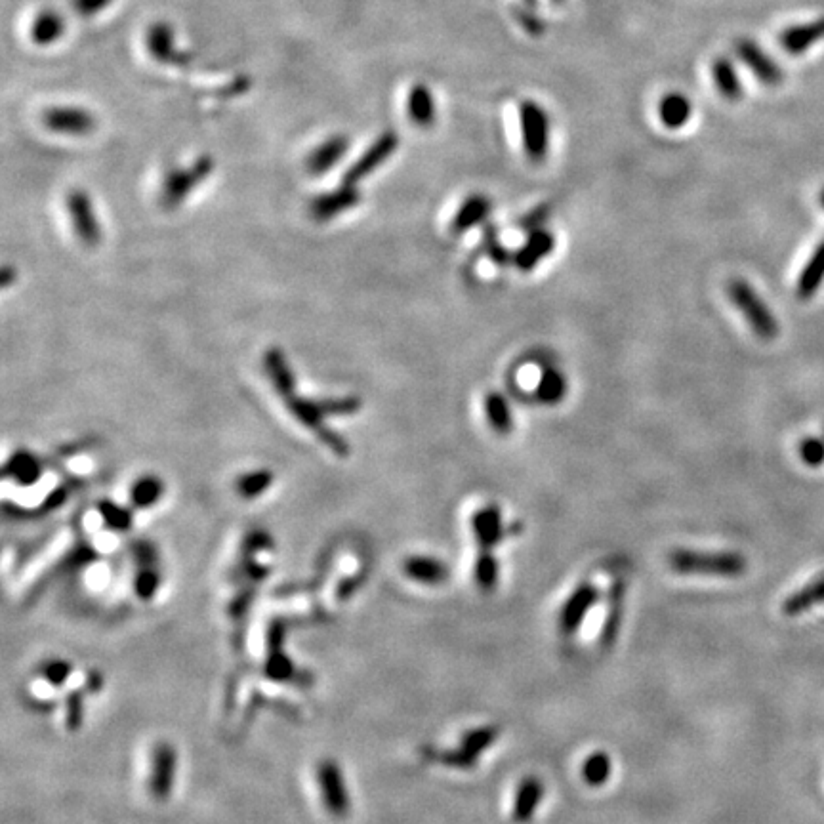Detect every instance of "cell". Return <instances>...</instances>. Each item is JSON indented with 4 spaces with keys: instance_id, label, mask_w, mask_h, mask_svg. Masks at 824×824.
<instances>
[{
    "instance_id": "cell-1",
    "label": "cell",
    "mask_w": 824,
    "mask_h": 824,
    "mask_svg": "<svg viewBox=\"0 0 824 824\" xmlns=\"http://www.w3.org/2000/svg\"><path fill=\"white\" fill-rule=\"evenodd\" d=\"M128 556L132 596L142 605L155 603L165 586V567L159 548L149 540H134L128 546Z\"/></svg>"
},
{
    "instance_id": "cell-2",
    "label": "cell",
    "mask_w": 824,
    "mask_h": 824,
    "mask_svg": "<svg viewBox=\"0 0 824 824\" xmlns=\"http://www.w3.org/2000/svg\"><path fill=\"white\" fill-rule=\"evenodd\" d=\"M180 777V752L174 742L159 739L147 750L145 792L155 804H168Z\"/></svg>"
},
{
    "instance_id": "cell-3",
    "label": "cell",
    "mask_w": 824,
    "mask_h": 824,
    "mask_svg": "<svg viewBox=\"0 0 824 824\" xmlns=\"http://www.w3.org/2000/svg\"><path fill=\"white\" fill-rule=\"evenodd\" d=\"M313 784L321 809L334 821H346L351 815L353 802L342 763L332 756L319 758L313 767Z\"/></svg>"
},
{
    "instance_id": "cell-4",
    "label": "cell",
    "mask_w": 824,
    "mask_h": 824,
    "mask_svg": "<svg viewBox=\"0 0 824 824\" xmlns=\"http://www.w3.org/2000/svg\"><path fill=\"white\" fill-rule=\"evenodd\" d=\"M668 565L680 575L704 577H742L746 573V559L739 552H697L676 548L668 554Z\"/></svg>"
},
{
    "instance_id": "cell-5",
    "label": "cell",
    "mask_w": 824,
    "mask_h": 824,
    "mask_svg": "<svg viewBox=\"0 0 824 824\" xmlns=\"http://www.w3.org/2000/svg\"><path fill=\"white\" fill-rule=\"evenodd\" d=\"M727 296L733 302V306L741 311L748 327L754 330L758 338H762L765 342H771L777 338L779 323L773 311L765 304L758 290L754 289L748 281L744 279L731 281L727 285Z\"/></svg>"
},
{
    "instance_id": "cell-6",
    "label": "cell",
    "mask_w": 824,
    "mask_h": 824,
    "mask_svg": "<svg viewBox=\"0 0 824 824\" xmlns=\"http://www.w3.org/2000/svg\"><path fill=\"white\" fill-rule=\"evenodd\" d=\"M285 407L300 426L315 433V437L329 449L330 453L342 456V458L350 454V443L346 441V437L330 430L327 426V414L321 409L319 399H308V397L294 393L289 399H285Z\"/></svg>"
},
{
    "instance_id": "cell-7",
    "label": "cell",
    "mask_w": 824,
    "mask_h": 824,
    "mask_svg": "<svg viewBox=\"0 0 824 824\" xmlns=\"http://www.w3.org/2000/svg\"><path fill=\"white\" fill-rule=\"evenodd\" d=\"M519 124L525 155L533 163H542L548 157L552 136L548 111L535 100H523L519 105Z\"/></svg>"
},
{
    "instance_id": "cell-8",
    "label": "cell",
    "mask_w": 824,
    "mask_h": 824,
    "mask_svg": "<svg viewBox=\"0 0 824 824\" xmlns=\"http://www.w3.org/2000/svg\"><path fill=\"white\" fill-rule=\"evenodd\" d=\"M212 172H214V159L210 155H201L186 168L170 170L163 178L161 191H159L161 205L172 210L186 203L193 189L201 186Z\"/></svg>"
},
{
    "instance_id": "cell-9",
    "label": "cell",
    "mask_w": 824,
    "mask_h": 824,
    "mask_svg": "<svg viewBox=\"0 0 824 824\" xmlns=\"http://www.w3.org/2000/svg\"><path fill=\"white\" fill-rule=\"evenodd\" d=\"M65 206H67V214H69V220H71L77 239L83 243L84 247H98L102 241V227L98 222L90 195L83 189H73L67 193Z\"/></svg>"
},
{
    "instance_id": "cell-10",
    "label": "cell",
    "mask_w": 824,
    "mask_h": 824,
    "mask_svg": "<svg viewBox=\"0 0 824 824\" xmlns=\"http://www.w3.org/2000/svg\"><path fill=\"white\" fill-rule=\"evenodd\" d=\"M397 147H399V136L393 130L380 134L372 142L371 147L344 172L342 184L344 186H357L359 182L369 178L378 166L384 165L392 157L393 153L397 151Z\"/></svg>"
},
{
    "instance_id": "cell-11",
    "label": "cell",
    "mask_w": 824,
    "mask_h": 824,
    "mask_svg": "<svg viewBox=\"0 0 824 824\" xmlns=\"http://www.w3.org/2000/svg\"><path fill=\"white\" fill-rule=\"evenodd\" d=\"M361 203V193L357 186H342L338 189H332L329 193L317 195L311 199L309 203V214L315 222H330L334 218H338L340 214L348 212L351 208Z\"/></svg>"
},
{
    "instance_id": "cell-12",
    "label": "cell",
    "mask_w": 824,
    "mask_h": 824,
    "mask_svg": "<svg viewBox=\"0 0 824 824\" xmlns=\"http://www.w3.org/2000/svg\"><path fill=\"white\" fill-rule=\"evenodd\" d=\"M735 52L750 71L752 75L765 84V86H777L783 83V69L775 63V60L763 50L758 42L750 39H741L735 44Z\"/></svg>"
},
{
    "instance_id": "cell-13",
    "label": "cell",
    "mask_w": 824,
    "mask_h": 824,
    "mask_svg": "<svg viewBox=\"0 0 824 824\" xmlns=\"http://www.w3.org/2000/svg\"><path fill=\"white\" fill-rule=\"evenodd\" d=\"M599 592L596 586L584 582L565 601L561 613H559V632L563 636H573L584 622L590 609L598 603Z\"/></svg>"
},
{
    "instance_id": "cell-14",
    "label": "cell",
    "mask_w": 824,
    "mask_h": 824,
    "mask_svg": "<svg viewBox=\"0 0 824 824\" xmlns=\"http://www.w3.org/2000/svg\"><path fill=\"white\" fill-rule=\"evenodd\" d=\"M42 123L56 134L84 136L94 130L96 119L79 107H52L42 115Z\"/></svg>"
},
{
    "instance_id": "cell-15",
    "label": "cell",
    "mask_w": 824,
    "mask_h": 824,
    "mask_svg": "<svg viewBox=\"0 0 824 824\" xmlns=\"http://www.w3.org/2000/svg\"><path fill=\"white\" fill-rule=\"evenodd\" d=\"M472 531H474L475 542L479 544V548L483 552H491L508 535V531L502 523L500 508L489 504V506L477 510L472 515Z\"/></svg>"
},
{
    "instance_id": "cell-16",
    "label": "cell",
    "mask_w": 824,
    "mask_h": 824,
    "mask_svg": "<svg viewBox=\"0 0 824 824\" xmlns=\"http://www.w3.org/2000/svg\"><path fill=\"white\" fill-rule=\"evenodd\" d=\"M403 575L411 582L422 584V586H443L451 578V569L447 563L432 556H409L405 557L403 565Z\"/></svg>"
},
{
    "instance_id": "cell-17",
    "label": "cell",
    "mask_w": 824,
    "mask_h": 824,
    "mask_svg": "<svg viewBox=\"0 0 824 824\" xmlns=\"http://www.w3.org/2000/svg\"><path fill=\"white\" fill-rule=\"evenodd\" d=\"M44 475V464L41 458L27 449H20L12 454L4 464V477L10 479L21 489L35 487Z\"/></svg>"
},
{
    "instance_id": "cell-18",
    "label": "cell",
    "mask_w": 824,
    "mask_h": 824,
    "mask_svg": "<svg viewBox=\"0 0 824 824\" xmlns=\"http://www.w3.org/2000/svg\"><path fill=\"white\" fill-rule=\"evenodd\" d=\"M554 250H556V235L548 229H538V231L529 233L527 241L515 250L514 266L519 271H531Z\"/></svg>"
},
{
    "instance_id": "cell-19",
    "label": "cell",
    "mask_w": 824,
    "mask_h": 824,
    "mask_svg": "<svg viewBox=\"0 0 824 824\" xmlns=\"http://www.w3.org/2000/svg\"><path fill=\"white\" fill-rule=\"evenodd\" d=\"M264 371L271 388L285 401L296 393V376L290 367L289 359L281 348H269L264 353Z\"/></svg>"
},
{
    "instance_id": "cell-20",
    "label": "cell",
    "mask_w": 824,
    "mask_h": 824,
    "mask_svg": "<svg viewBox=\"0 0 824 824\" xmlns=\"http://www.w3.org/2000/svg\"><path fill=\"white\" fill-rule=\"evenodd\" d=\"M350 149V140L344 134L330 136L327 142L317 145L306 159V168L313 176H323L338 165Z\"/></svg>"
},
{
    "instance_id": "cell-21",
    "label": "cell",
    "mask_w": 824,
    "mask_h": 824,
    "mask_svg": "<svg viewBox=\"0 0 824 824\" xmlns=\"http://www.w3.org/2000/svg\"><path fill=\"white\" fill-rule=\"evenodd\" d=\"M145 44H147L149 54H151L157 62L165 63V65H184V62H180V60H182V54L176 50L174 31H172V27H170L168 23H165V21L153 23V25L149 27L147 37H145Z\"/></svg>"
},
{
    "instance_id": "cell-22",
    "label": "cell",
    "mask_w": 824,
    "mask_h": 824,
    "mask_svg": "<svg viewBox=\"0 0 824 824\" xmlns=\"http://www.w3.org/2000/svg\"><path fill=\"white\" fill-rule=\"evenodd\" d=\"M491 212H493L491 199L481 195V193H474V195L466 197V201L458 206L453 222H451V229H453V233H466L472 227L483 224L489 218Z\"/></svg>"
},
{
    "instance_id": "cell-23",
    "label": "cell",
    "mask_w": 824,
    "mask_h": 824,
    "mask_svg": "<svg viewBox=\"0 0 824 824\" xmlns=\"http://www.w3.org/2000/svg\"><path fill=\"white\" fill-rule=\"evenodd\" d=\"M824 39V18L821 20L809 21L802 25L788 27L781 35V44L784 50L792 56H800L813 48L815 44Z\"/></svg>"
},
{
    "instance_id": "cell-24",
    "label": "cell",
    "mask_w": 824,
    "mask_h": 824,
    "mask_svg": "<svg viewBox=\"0 0 824 824\" xmlns=\"http://www.w3.org/2000/svg\"><path fill=\"white\" fill-rule=\"evenodd\" d=\"M166 493L165 481L155 474L140 475L128 491V502L134 510L155 508Z\"/></svg>"
},
{
    "instance_id": "cell-25",
    "label": "cell",
    "mask_w": 824,
    "mask_h": 824,
    "mask_svg": "<svg viewBox=\"0 0 824 824\" xmlns=\"http://www.w3.org/2000/svg\"><path fill=\"white\" fill-rule=\"evenodd\" d=\"M407 115L420 128H430L437 119V107L430 86L418 83L411 86L407 96Z\"/></svg>"
},
{
    "instance_id": "cell-26",
    "label": "cell",
    "mask_w": 824,
    "mask_h": 824,
    "mask_svg": "<svg viewBox=\"0 0 824 824\" xmlns=\"http://www.w3.org/2000/svg\"><path fill=\"white\" fill-rule=\"evenodd\" d=\"M544 798V784L538 777H525L515 792L514 821L523 824L533 819Z\"/></svg>"
},
{
    "instance_id": "cell-27",
    "label": "cell",
    "mask_w": 824,
    "mask_h": 824,
    "mask_svg": "<svg viewBox=\"0 0 824 824\" xmlns=\"http://www.w3.org/2000/svg\"><path fill=\"white\" fill-rule=\"evenodd\" d=\"M712 81L718 90L723 100L727 102H739L744 96V88H742L741 77L737 73L735 63L731 62L729 58L721 56L712 62Z\"/></svg>"
},
{
    "instance_id": "cell-28",
    "label": "cell",
    "mask_w": 824,
    "mask_h": 824,
    "mask_svg": "<svg viewBox=\"0 0 824 824\" xmlns=\"http://www.w3.org/2000/svg\"><path fill=\"white\" fill-rule=\"evenodd\" d=\"M691 115H693V103L681 92H670L660 100V121L670 130L683 128L691 121Z\"/></svg>"
},
{
    "instance_id": "cell-29",
    "label": "cell",
    "mask_w": 824,
    "mask_h": 824,
    "mask_svg": "<svg viewBox=\"0 0 824 824\" xmlns=\"http://www.w3.org/2000/svg\"><path fill=\"white\" fill-rule=\"evenodd\" d=\"M821 603H824V575L784 599L783 613L786 617H800Z\"/></svg>"
},
{
    "instance_id": "cell-30",
    "label": "cell",
    "mask_w": 824,
    "mask_h": 824,
    "mask_svg": "<svg viewBox=\"0 0 824 824\" xmlns=\"http://www.w3.org/2000/svg\"><path fill=\"white\" fill-rule=\"evenodd\" d=\"M96 512L102 519L103 527L109 533L123 535V533H128L134 527V508L132 506H123L115 500L103 498L98 502Z\"/></svg>"
},
{
    "instance_id": "cell-31",
    "label": "cell",
    "mask_w": 824,
    "mask_h": 824,
    "mask_svg": "<svg viewBox=\"0 0 824 824\" xmlns=\"http://www.w3.org/2000/svg\"><path fill=\"white\" fill-rule=\"evenodd\" d=\"M483 409H485L487 422L491 424V428L496 433L508 435L514 432V412L510 407V401L502 393H487L483 401Z\"/></svg>"
},
{
    "instance_id": "cell-32",
    "label": "cell",
    "mask_w": 824,
    "mask_h": 824,
    "mask_svg": "<svg viewBox=\"0 0 824 824\" xmlns=\"http://www.w3.org/2000/svg\"><path fill=\"white\" fill-rule=\"evenodd\" d=\"M824 283V239L819 243V247L815 248V252L811 254L809 262L805 264L798 285H796V292L802 300H809L815 296V292L821 289Z\"/></svg>"
},
{
    "instance_id": "cell-33",
    "label": "cell",
    "mask_w": 824,
    "mask_h": 824,
    "mask_svg": "<svg viewBox=\"0 0 824 824\" xmlns=\"http://www.w3.org/2000/svg\"><path fill=\"white\" fill-rule=\"evenodd\" d=\"M273 483H275V474L268 468H258V470H250V472L239 475L233 487L239 498L256 500L266 495Z\"/></svg>"
},
{
    "instance_id": "cell-34",
    "label": "cell",
    "mask_w": 824,
    "mask_h": 824,
    "mask_svg": "<svg viewBox=\"0 0 824 824\" xmlns=\"http://www.w3.org/2000/svg\"><path fill=\"white\" fill-rule=\"evenodd\" d=\"M569 392V384H567V376L559 369H546L540 374L538 382H536L535 395L536 399L544 405H557L565 399V395Z\"/></svg>"
},
{
    "instance_id": "cell-35",
    "label": "cell",
    "mask_w": 824,
    "mask_h": 824,
    "mask_svg": "<svg viewBox=\"0 0 824 824\" xmlns=\"http://www.w3.org/2000/svg\"><path fill=\"white\" fill-rule=\"evenodd\" d=\"M63 29H65V21H63L62 14L48 8V10H42L33 21L31 39L39 46H48L62 39Z\"/></svg>"
},
{
    "instance_id": "cell-36",
    "label": "cell",
    "mask_w": 824,
    "mask_h": 824,
    "mask_svg": "<svg viewBox=\"0 0 824 824\" xmlns=\"http://www.w3.org/2000/svg\"><path fill=\"white\" fill-rule=\"evenodd\" d=\"M498 735H500V729L495 725H483V727H477V729H470L462 737L460 748H464L468 754L479 758L485 750H489L495 744Z\"/></svg>"
},
{
    "instance_id": "cell-37",
    "label": "cell",
    "mask_w": 824,
    "mask_h": 824,
    "mask_svg": "<svg viewBox=\"0 0 824 824\" xmlns=\"http://www.w3.org/2000/svg\"><path fill=\"white\" fill-rule=\"evenodd\" d=\"M483 248H485V254L489 256V260L496 264L498 268H506V266L514 264V254L502 245L498 229L491 222L483 226Z\"/></svg>"
},
{
    "instance_id": "cell-38",
    "label": "cell",
    "mask_w": 824,
    "mask_h": 824,
    "mask_svg": "<svg viewBox=\"0 0 824 824\" xmlns=\"http://www.w3.org/2000/svg\"><path fill=\"white\" fill-rule=\"evenodd\" d=\"M613 773V762L605 752L592 754L582 765V777L588 786H603Z\"/></svg>"
},
{
    "instance_id": "cell-39",
    "label": "cell",
    "mask_w": 824,
    "mask_h": 824,
    "mask_svg": "<svg viewBox=\"0 0 824 824\" xmlns=\"http://www.w3.org/2000/svg\"><path fill=\"white\" fill-rule=\"evenodd\" d=\"M424 756H426L428 760L441 763V765L451 767V769H460V771L474 769L475 765H477V758L472 756V754H468L464 748L439 750V752H437V750H424Z\"/></svg>"
},
{
    "instance_id": "cell-40",
    "label": "cell",
    "mask_w": 824,
    "mask_h": 824,
    "mask_svg": "<svg viewBox=\"0 0 824 824\" xmlns=\"http://www.w3.org/2000/svg\"><path fill=\"white\" fill-rule=\"evenodd\" d=\"M475 584L483 592H493L498 584V561L491 552H483L475 561Z\"/></svg>"
},
{
    "instance_id": "cell-41",
    "label": "cell",
    "mask_w": 824,
    "mask_h": 824,
    "mask_svg": "<svg viewBox=\"0 0 824 824\" xmlns=\"http://www.w3.org/2000/svg\"><path fill=\"white\" fill-rule=\"evenodd\" d=\"M319 403H321L323 412L327 414V418H330V416H351V414H357L363 407V403L357 395L325 397V399H319Z\"/></svg>"
},
{
    "instance_id": "cell-42",
    "label": "cell",
    "mask_w": 824,
    "mask_h": 824,
    "mask_svg": "<svg viewBox=\"0 0 824 824\" xmlns=\"http://www.w3.org/2000/svg\"><path fill=\"white\" fill-rule=\"evenodd\" d=\"M800 456L805 466L819 468L824 464V439L819 437H804L800 443Z\"/></svg>"
},
{
    "instance_id": "cell-43",
    "label": "cell",
    "mask_w": 824,
    "mask_h": 824,
    "mask_svg": "<svg viewBox=\"0 0 824 824\" xmlns=\"http://www.w3.org/2000/svg\"><path fill=\"white\" fill-rule=\"evenodd\" d=\"M550 206L548 205H536L535 208H531L527 214H523L515 224L517 227L521 229V231H527V233H533V231H538V229H544V224L548 222V218H550Z\"/></svg>"
},
{
    "instance_id": "cell-44",
    "label": "cell",
    "mask_w": 824,
    "mask_h": 824,
    "mask_svg": "<svg viewBox=\"0 0 824 824\" xmlns=\"http://www.w3.org/2000/svg\"><path fill=\"white\" fill-rule=\"evenodd\" d=\"M515 20H517V23H519L529 35H533V37H540V35H544V31H546L544 21L540 20L536 14H533V8H529V10H525V8L515 10Z\"/></svg>"
},
{
    "instance_id": "cell-45",
    "label": "cell",
    "mask_w": 824,
    "mask_h": 824,
    "mask_svg": "<svg viewBox=\"0 0 824 824\" xmlns=\"http://www.w3.org/2000/svg\"><path fill=\"white\" fill-rule=\"evenodd\" d=\"M111 2L113 0H71V8L83 18H92L105 10Z\"/></svg>"
},
{
    "instance_id": "cell-46",
    "label": "cell",
    "mask_w": 824,
    "mask_h": 824,
    "mask_svg": "<svg viewBox=\"0 0 824 824\" xmlns=\"http://www.w3.org/2000/svg\"><path fill=\"white\" fill-rule=\"evenodd\" d=\"M16 279V273H14V269L10 268V266H6V268L2 269V287L4 289H8L10 287V283Z\"/></svg>"
},
{
    "instance_id": "cell-47",
    "label": "cell",
    "mask_w": 824,
    "mask_h": 824,
    "mask_svg": "<svg viewBox=\"0 0 824 824\" xmlns=\"http://www.w3.org/2000/svg\"><path fill=\"white\" fill-rule=\"evenodd\" d=\"M523 4H525V6H529V8H536L538 0H523Z\"/></svg>"
},
{
    "instance_id": "cell-48",
    "label": "cell",
    "mask_w": 824,
    "mask_h": 824,
    "mask_svg": "<svg viewBox=\"0 0 824 824\" xmlns=\"http://www.w3.org/2000/svg\"><path fill=\"white\" fill-rule=\"evenodd\" d=\"M821 205H823L824 208V189L821 191Z\"/></svg>"
},
{
    "instance_id": "cell-49",
    "label": "cell",
    "mask_w": 824,
    "mask_h": 824,
    "mask_svg": "<svg viewBox=\"0 0 824 824\" xmlns=\"http://www.w3.org/2000/svg\"><path fill=\"white\" fill-rule=\"evenodd\" d=\"M552 2H554V4H563L565 0H552Z\"/></svg>"
}]
</instances>
